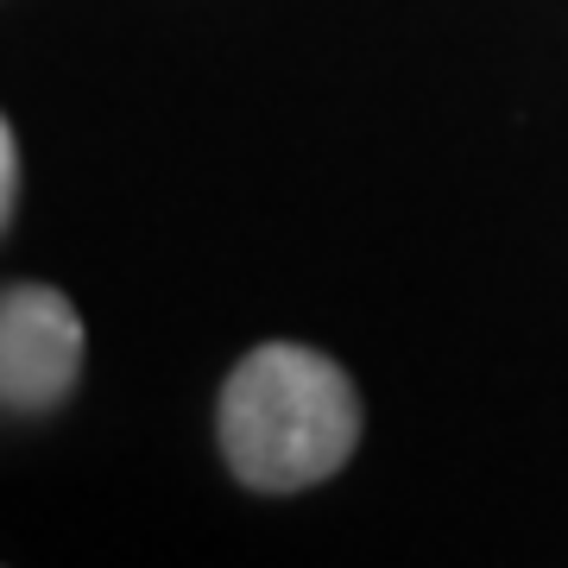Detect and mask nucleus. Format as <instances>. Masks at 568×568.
Instances as JSON below:
<instances>
[{
	"label": "nucleus",
	"instance_id": "nucleus-1",
	"mask_svg": "<svg viewBox=\"0 0 568 568\" xmlns=\"http://www.w3.org/2000/svg\"><path fill=\"white\" fill-rule=\"evenodd\" d=\"M227 474L253 493H304L347 467L361 443V392L304 342H260L215 405Z\"/></svg>",
	"mask_w": 568,
	"mask_h": 568
},
{
	"label": "nucleus",
	"instance_id": "nucleus-4",
	"mask_svg": "<svg viewBox=\"0 0 568 568\" xmlns=\"http://www.w3.org/2000/svg\"><path fill=\"white\" fill-rule=\"evenodd\" d=\"M0 410H7V405H0Z\"/></svg>",
	"mask_w": 568,
	"mask_h": 568
},
{
	"label": "nucleus",
	"instance_id": "nucleus-3",
	"mask_svg": "<svg viewBox=\"0 0 568 568\" xmlns=\"http://www.w3.org/2000/svg\"><path fill=\"white\" fill-rule=\"evenodd\" d=\"M13 203H20V145H13V126L0 114V234L13 222Z\"/></svg>",
	"mask_w": 568,
	"mask_h": 568
},
{
	"label": "nucleus",
	"instance_id": "nucleus-2",
	"mask_svg": "<svg viewBox=\"0 0 568 568\" xmlns=\"http://www.w3.org/2000/svg\"><path fill=\"white\" fill-rule=\"evenodd\" d=\"M82 379V316L58 284L0 291V405L20 417L58 410Z\"/></svg>",
	"mask_w": 568,
	"mask_h": 568
}]
</instances>
